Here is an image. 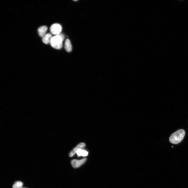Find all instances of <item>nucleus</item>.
I'll list each match as a JSON object with an SVG mask.
<instances>
[{"label":"nucleus","instance_id":"nucleus-8","mask_svg":"<svg viewBox=\"0 0 188 188\" xmlns=\"http://www.w3.org/2000/svg\"><path fill=\"white\" fill-rule=\"evenodd\" d=\"M64 48L65 50L68 52L71 51L72 46L71 41L68 39H66L65 42Z\"/></svg>","mask_w":188,"mask_h":188},{"label":"nucleus","instance_id":"nucleus-3","mask_svg":"<svg viewBox=\"0 0 188 188\" xmlns=\"http://www.w3.org/2000/svg\"><path fill=\"white\" fill-rule=\"evenodd\" d=\"M62 29V28L61 25L58 23L52 25L50 28L51 33L55 36L60 34Z\"/></svg>","mask_w":188,"mask_h":188},{"label":"nucleus","instance_id":"nucleus-9","mask_svg":"<svg viewBox=\"0 0 188 188\" xmlns=\"http://www.w3.org/2000/svg\"><path fill=\"white\" fill-rule=\"evenodd\" d=\"M76 153L79 156H86L88 155V152L87 151L82 149H79L77 150Z\"/></svg>","mask_w":188,"mask_h":188},{"label":"nucleus","instance_id":"nucleus-10","mask_svg":"<svg viewBox=\"0 0 188 188\" xmlns=\"http://www.w3.org/2000/svg\"><path fill=\"white\" fill-rule=\"evenodd\" d=\"M23 185V183L22 181H17L13 185V188H22Z\"/></svg>","mask_w":188,"mask_h":188},{"label":"nucleus","instance_id":"nucleus-7","mask_svg":"<svg viewBox=\"0 0 188 188\" xmlns=\"http://www.w3.org/2000/svg\"><path fill=\"white\" fill-rule=\"evenodd\" d=\"M53 37L50 33H47L42 38L43 42L46 44L50 43Z\"/></svg>","mask_w":188,"mask_h":188},{"label":"nucleus","instance_id":"nucleus-12","mask_svg":"<svg viewBox=\"0 0 188 188\" xmlns=\"http://www.w3.org/2000/svg\"></svg>","mask_w":188,"mask_h":188},{"label":"nucleus","instance_id":"nucleus-1","mask_svg":"<svg viewBox=\"0 0 188 188\" xmlns=\"http://www.w3.org/2000/svg\"><path fill=\"white\" fill-rule=\"evenodd\" d=\"M185 134V132L183 129L177 130L171 135L169 138V141L172 144H178L183 140Z\"/></svg>","mask_w":188,"mask_h":188},{"label":"nucleus","instance_id":"nucleus-2","mask_svg":"<svg viewBox=\"0 0 188 188\" xmlns=\"http://www.w3.org/2000/svg\"><path fill=\"white\" fill-rule=\"evenodd\" d=\"M65 39L64 35L62 34L53 37L50 44L53 48L57 50L61 49L63 46V42Z\"/></svg>","mask_w":188,"mask_h":188},{"label":"nucleus","instance_id":"nucleus-11","mask_svg":"<svg viewBox=\"0 0 188 188\" xmlns=\"http://www.w3.org/2000/svg\"><path fill=\"white\" fill-rule=\"evenodd\" d=\"M22 188H25V187H22Z\"/></svg>","mask_w":188,"mask_h":188},{"label":"nucleus","instance_id":"nucleus-6","mask_svg":"<svg viewBox=\"0 0 188 188\" xmlns=\"http://www.w3.org/2000/svg\"><path fill=\"white\" fill-rule=\"evenodd\" d=\"M48 30L47 27L46 26H43L40 27L38 29V32L39 35L41 37H43L47 33Z\"/></svg>","mask_w":188,"mask_h":188},{"label":"nucleus","instance_id":"nucleus-4","mask_svg":"<svg viewBox=\"0 0 188 188\" xmlns=\"http://www.w3.org/2000/svg\"><path fill=\"white\" fill-rule=\"evenodd\" d=\"M87 159L84 158L81 160L74 159L71 161L73 167L75 168H78L83 165L86 161Z\"/></svg>","mask_w":188,"mask_h":188},{"label":"nucleus","instance_id":"nucleus-5","mask_svg":"<svg viewBox=\"0 0 188 188\" xmlns=\"http://www.w3.org/2000/svg\"><path fill=\"white\" fill-rule=\"evenodd\" d=\"M85 145V144L84 143H80L70 153L69 155V156L70 157L73 156L76 153L78 149L84 147Z\"/></svg>","mask_w":188,"mask_h":188}]
</instances>
